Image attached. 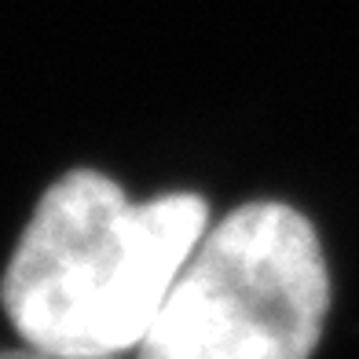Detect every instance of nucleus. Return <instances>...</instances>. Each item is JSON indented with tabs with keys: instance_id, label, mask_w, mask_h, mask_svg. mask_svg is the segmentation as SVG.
<instances>
[{
	"instance_id": "obj_3",
	"label": "nucleus",
	"mask_w": 359,
	"mask_h": 359,
	"mask_svg": "<svg viewBox=\"0 0 359 359\" xmlns=\"http://www.w3.org/2000/svg\"><path fill=\"white\" fill-rule=\"evenodd\" d=\"M0 359H118V355H62V352H48V348H0Z\"/></svg>"
},
{
	"instance_id": "obj_2",
	"label": "nucleus",
	"mask_w": 359,
	"mask_h": 359,
	"mask_svg": "<svg viewBox=\"0 0 359 359\" xmlns=\"http://www.w3.org/2000/svg\"><path fill=\"white\" fill-rule=\"evenodd\" d=\"M326 308L316 227L293 205L250 202L202 235L136 359H308Z\"/></svg>"
},
{
	"instance_id": "obj_1",
	"label": "nucleus",
	"mask_w": 359,
	"mask_h": 359,
	"mask_svg": "<svg viewBox=\"0 0 359 359\" xmlns=\"http://www.w3.org/2000/svg\"><path fill=\"white\" fill-rule=\"evenodd\" d=\"M205 227L198 194L133 202L92 169L62 176L44 191L0 283L15 334L62 355L140 348Z\"/></svg>"
}]
</instances>
